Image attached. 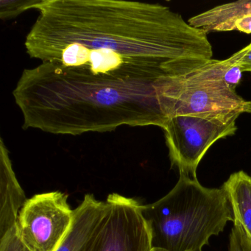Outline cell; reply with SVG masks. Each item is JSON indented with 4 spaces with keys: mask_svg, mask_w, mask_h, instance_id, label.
<instances>
[{
    "mask_svg": "<svg viewBox=\"0 0 251 251\" xmlns=\"http://www.w3.org/2000/svg\"><path fill=\"white\" fill-rule=\"evenodd\" d=\"M25 39L31 58L127 78L186 75L212 59L207 34L160 4L40 0Z\"/></svg>",
    "mask_w": 251,
    "mask_h": 251,
    "instance_id": "6da1fadb",
    "label": "cell"
},
{
    "mask_svg": "<svg viewBox=\"0 0 251 251\" xmlns=\"http://www.w3.org/2000/svg\"><path fill=\"white\" fill-rule=\"evenodd\" d=\"M180 77L127 78L46 62L25 70L13 95L25 130L77 136L123 126L163 129Z\"/></svg>",
    "mask_w": 251,
    "mask_h": 251,
    "instance_id": "7a4b0ae2",
    "label": "cell"
},
{
    "mask_svg": "<svg viewBox=\"0 0 251 251\" xmlns=\"http://www.w3.org/2000/svg\"><path fill=\"white\" fill-rule=\"evenodd\" d=\"M141 211L151 232L152 251H202L211 236L233 222L223 187H205L185 174H180L165 196L142 204Z\"/></svg>",
    "mask_w": 251,
    "mask_h": 251,
    "instance_id": "3957f363",
    "label": "cell"
},
{
    "mask_svg": "<svg viewBox=\"0 0 251 251\" xmlns=\"http://www.w3.org/2000/svg\"><path fill=\"white\" fill-rule=\"evenodd\" d=\"M240 114H184L171 117L164 126L172 167L197 178V169L211 145L233 136Z\"/></svg>",
    "mask_w": 251,
    "mask_h": 251,
    "instance_id": "277c9868",
    "label": "cell"
},
{
    "mask_svg": "<svg viewBox=\"0 0 251 251\" xmlns=\"http://www.w3.org/2000/svg\"><path fill=\"white\" fill-rule=\"evenodd\" d=\"M230 64V57L223 61L211 59L183 76L173 117L184 114H251V101L239 96L225 81V73Z\"/></svg>",
    "mask_w": 251,
    "mask_h": 251,
    "instance_id": "5b68a950",
    "label": "cell"
},
{
    "mask_svg": "<svg viewBox=\"0 0 251 251\" xmlns=\"http://www.w3.org/2000/svg\"><path fill=\"white\" fill-rule=\"evenodd\" d=\"M74 216L67 194L45 192L27 199L20 210L17 227L30 251H56L68 234Z\"/></svg>",
    "mask_w": 251,
    "mask_h": 251,
    "instance_id": "8992f818",
    "label": "cell"
},
{
    "mask_svg": "<svg viewBox=\"0 0 251 251\" xmlns=\"http://www.w3.org/2000/svg\"><path fill=\"white\" fill-rule=\"evenodd\" d=\"M105 201V215L81 251H152L142 204L117 193Z\"/></svg>",
    "mask_w": 251,
    "mask_h": 251,
    "instance_id": "52a82bcc",
    "label": "cell"
},
{
    "mask_svg": "<svg viewBox=\"0 0 251 251\" xmlns=\"http://www.w3.org/2000/svg\"><path fill=\"white\" fill-rule=\"evenodd\" d=\"M27 201L13 169L3 139L0 145V236L15 227L19 214Z\"/></svg>",
    "mask_w": 251,
    "mask_h": 251,
    "instance_id": "ba28073f",
    "label": "cell"
},
{
    "mask_svg": "<svg viewBox=\"0 0 251 251\" xmlns=\"http://www.w3.org/2000/svg\"><path fill=\"white\" fill-rule=\"evenodd\" d=\"M188 23L205 33L238 30L251 33V0L214 7L189 19Z\"/></svg>",
    "mask_w": 251,
    "mask_h": 251,
    "instance_id": "9c48e42d",
    "label": "cell"
},
{
    "mask_svg": "<svg viewBox=\"0 0 251 251\" xmlns=\"http://www.w3.org/2000/svg\"><path fill=\"white\" fill-rule=\"evenodd\" d=\"M106 209V201H98L92 194L85 195L75 208L73 225L56 251H81L98 228Z\"/></svg>",
    "mask_w": 251,
    "mask_h": 251,
    "instance_id": "30bf717a",
    "label": "cell"
},
{
    "mask_svg": "<svg viewBox=\"0 0 251 251\" xmlns=\"http://www.w3.org/2000/svg\"><path fill=\"white\" fill-rule=\"evenodd\" d=\"M231 206L233 223L245 229L251 239V177L244 171L230 175L223 183Z\"/></svg>",
    "mask_w": 251,
    "mask_h": 251,
    "instance_id": "8fae6325",
    "label": "cell"
},
{
    "mask_svg": "<svg viewBox=\"0 0 251 251\" xmlns=\"http://www.w3.org/2000/svg\"><path fill=\"white\" fill-rule=\"evenodd\" d=\"M40 0H1L0 18L9 20L18 17L27 10L34 9Z\"/></svg>",
    "mask_w": 251,
    "mask_h": 251,
    "instance_id": "7c38bea8",
    "label": "cell"
},
{
    "mask_svg": "<svg viewBox=\"0 0 251 251\" xmlns=\"http://www.w3.org/2000/svg\"><path fill=\"white\" fill-rule=\"evenodd\" d=\"M0 251H30L22 240L17 226L0 236Z\"/></svg>",
    "mask_w": 251,
    "mask_h": 251,
    "instance_id": "4fadbf2b",
    "label": "cell"
},
{
    "mask_svg": "<svg viewBox=\"0 0 251 251\" xmlns=\"http://www.w3.org/2000/svg\"><path fill=\"white\" fill-rule=\"evenodd\" d=\"M229 239L228 251H251V239L239 225H234Z\"/></svg>",
    "mask_w": 251,
    "mask_h": 251,
    "instance_id": "5bb4252c",
    "label": "cell"
},
{
    "mask_svg": "<svg viewBox=\"0 0 251 251\" xmlns=\"http://www.w3.org/2000/svg\"><path fill=\"white\" fill-rule=\"evenodd\" d=\"M231 58V64L225 73L224 80L226 83L232 89H236L242 79V71L239 64L236 63V57L233 54Z\"/></svg>",
    "mask_w": 251,
    "mask_h": 251,
    "instance_id": "9a60e30c",
    "label": "cell"
},
{
    "mask_svg": "<svg viewBox=\"0 0 251 251\" xmlns=\"http://www.w3.org/2000/svg\"><path fill=\"white\" fill-rule=\"evenodd\" d=\"M236 63L240 67L242 73L248 72L251 73V43L239 52L235 53Z\"/></svg>",
    "mask_w": 251,
    "mask_h": 251,
    "instance_id": "2e32d148",
    "label": "cell"
}]
</instances>
